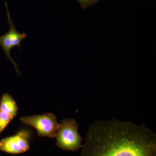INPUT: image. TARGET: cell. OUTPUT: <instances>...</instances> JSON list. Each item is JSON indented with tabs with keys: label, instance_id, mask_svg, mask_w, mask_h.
Returning a JSON list of instances; mask_svg holds the SVG:
<instances>
[{
	"label": "cell",
	"instance_id": "obj_1",
	"mask_svg": "<svg viewBox=\"0 0 156 156\" xmlns=\"http://www.w3.org/2000/svg\"><path fill=\"white\" fill-rule=\"evenodd\" d=\"M80 156H156V135L144 125L97 120L89 126Z\"/></svg>",
	"mask_w": 156,
	"mask_h": 156
},
{
	"label": "cell",
	"instance_id": "obj_3",
	"mask_svg": "<svg viewBox=\"0 0 156 156\" xmlns=\"http://www.w3.org/2000/svg\"><path fill=\"white\" fill-rule=\"evenodd\" d=\"M20 120L22 124L35 128L38 135L42 137L55 138L59 126L56 116L51 113L22 117Z\"/></svg>",
	"mask_w": 156,
	"mask_h": 156
},
{
	"label": "cell",
	"instance_id": "obj_2",
	"mask_svg": "<svg viewBox=\"0 0 156 156\" xmlns=\"http://www.w3.org/2000/svg\"><path fill=\"white\" fill-rule=\"evenodd\" d=\"M79 125L73 119H64L61 121L56 137V145L65 151H76L83 147V140L78 132Z\"/></svg>",
	"mask_w": 156,
	"mask_h": 156
},
{
	"label": "cell",
	"instance_id": "obj_7",
	"mask_svg": "<svg viewBox=\"0 0 156 156\" xmlns=\"http://www.w3.org/2000/svg\"><path fill=\"white\" fill-rule=\"evenodd\" d=\"M79 1H80V2H85V1H87V0H79Z\"/></svg>",
	"mask_w": 156,
	"mask_h": 156
},
{
	"label": "cell",
	"instance_id": "obj_6",
	"mask_svg": "<svg viewBox=\"0 0 156 156\" xmlns=\"http://www.w3.org/2000/svg\"><path fill=\"white\" fill-rule=\"evenodd\" d=\"M17 103L9 93L2 96L0 101V134L18 113Z\"/></svg>",
	"mask_w": 156,
	"mask_h": 156
},
{
	"label": "cell",
	"instance_id": "obj_4",
	"mask_svg": "<svg viewBox=\"0 0 156 156\" xmlns=\"http://www.w3.org/2000/svg\"><path fill=\"white\" fill-rule=\"evenodd\" d=\"M31 136L30 130L21 129L15 135L2 139L0 141V150L13 154L25 152L29 150V140Z\"/></svg>",
	"mask_w": 156,
	"mask_h": 156
},
{
	"label": "cell",
	"instance_id": "obj_5",
	"mask_svg": "<svg viewBox=\"0 0 156 156\" xmlns=\"http://www.w3.org/2000/svg\"><path fill=\"white\" fill-rule=\"evenodd\" d=\"M7 11L8 23H9V31L4 35L0 37V45L2 46L8 59H9L14 66L15 69L18 74H20L19 71L17 68V64L11 56L10 52L11 49L15 47H17L20 50V44L21 41L27 37V34L24 33H20L16 30L15 24L11 20L10 14L8 11V5L7 2L5 4Z\"/></svg>",
	"mask_w": 156,
	"mask_h": 156
}]
</instances>
